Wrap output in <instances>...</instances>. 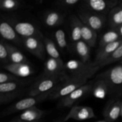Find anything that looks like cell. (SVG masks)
<instances>
[{
	"label": "cell",
	"mask_w": 122,
	"mask_h": 122,
	"mask_svg": "<svg viewBox=\"0 0 122 122\" xmlns=\"http://www.w3.org/2000/svg\"><path fill=\"white\" fill-rule=\"evenodd\" d=\"M122 60V44L114 52L112 53V54L108 57V58L106 60L102 62L99 67L100 68L103 67L108 66L109 64H113L117 61H121Z\"/></svg>",
	"instance_id": "cell-28"
},
{
	"label": "cell",
	"mask_w": 122,
	"mask_h": 122,
	"mask_svg": "<svg viewBox=\"0 0 122 122\" xmlns=\"http://www.w3.org/2000/svg\"><path fill=\"white\" fill-rule=\"evenodd\" d=\"M6 46L8 50L10 63L19 64V63H29L26 56L17 48L8 44L7 42H6Z\"/></svg>",
	"instance_id": "cell-22"
},
{
	"label": "cell",
	"mask_w": 122,
	"mask_h": 122,
	"mask_svg": "<svg viewBox=\"0 0 122 122\" xmlns=\"http://www.w3.org/2000/svg\"><path fill=\"white\" fill-rule=\"evenodd\" d=\"M91 92L97 98L104 99L108 95V87L106 81L102 79L96 77L95 82H92Z\"/></svg>",
	"instance_id": "cell-20"
},
{
	"label": "cell",
	"mask_w": 122,
	"mask_h": 122,
	"mask_svg": "<svg viewBox=\"0 0 122 122\" xmlns=\"http://www.w3.org/2000/svg\"><path fill=\"white\" fill-rule=\"evenodd\" d=\"M108 22L112 29H117L122 25V1L108 14Z\"/></svg>",
	"instance_id": "cell-19"
},
{
	"label": "cell",
	"mask_w": 122,
	"mask_h": 122,
	"mask_svg": "<svg viewBox=\"0 0 122 122\" xmlns=\"http://www.w3.org/2000/svg\"><path fill=\"white\" fill-rule=\"evenodd\" d=\"M51 93V92H48L41 95L29 97L22 99L5 108L2 113V116H5L21 111L23 112L31 107L36 106V104L48 98Z\"/></svg>",
	"instance_id": "cell-5"
},
{
	"label": "cell",
	"mask_w": 122,
	"mask_h": 122,
	"mask_svg": "<svg viewBox=\"0 0 122 122\" xmlns=\"http://www.w3.org/2000/svg\"><path fill=\"white\" fill-rule=\"evenodd\" d=\"M75 52L81 58V61L89 63L90 58V47L83 41L81 40L73 44Z\"/></svg>",
	"instance_id": "cell-21"
},
{
	"label": "cell",
	"mask_w": 122,
	"mask_h": 122,
	"mask_svg": "<svg viewBox=\"0 0 122 122\" xmlns=\"http://www.w3.org/2000/svg\"><path fill=\"white\" fill-rule=\"evenodd\" d=\"M3 68L10 73L15 75L18 77H26L33 74V69L29 63L14 64L10 63L5 65Z\"/></svg>",
	"instance_id": "cell-14"
},
{
	"label": "cell",
	"mask_w": 122,
	"mask_h": 122,
	"mask_svg": "<svg viewBox=\"0 0 122 122\" xmlns=\"http://www.w3.org/2000/svg\"><path fill=\"white\" fill-rule=\"evenodd\" d=\"M55 39L58 47L61 50H64L67 47V41L66 39V35L64 31L61 29H58L55 32Z\"/></svg>",
	"instance_id": "cell-31"
},
{
	"label": "cell",
	"mask_w": 122,
	"mask_h": 122,
	"mask_svg": "<svg viewBox=\"0 0 122 122\" xmlns=\"http://www.w3.org/2000/svg\"><path fill=\"white\" fill-rule=\"evenodd\" d=\"M0 59L1 63L4 64V66L10 64L8 50L6 46V41L3 39H1L0 44Z\"/></svg>",
	"instance_id": "cell-30"
},
{
	"label": "cell",
	"mask_w": 122,
	"mask_h": 122,
	"mask_svg": "<svg viewBox=\"0 0 122 122\" xmlns=\"http://www.w3.org/2000/svg\"><path fill=\"white\" fill-rule=\"evenodd\" d=\"M20 6V2L17 0H1L0 1V8L6 11H15Z\"/></svg>",
	"instance_id": "cell-29"
},
{
	"label": "cell",
	"mask_w": 122,
	"mask_h": 122,
	"mask_svg": "<svg viewBox=\"0 0 122 122\" xmlns=\"http://www.w3.org/2000/svg\"><path fill=\"white\" fill-rule=\"evenodd\" d=\"M97 39V33L96 31L82 23V40L88 44L89 47L93 48L96 44Z\"/></svg>",
	"instance_id": "cell-25"
},
{
	"label": "cell",
	"mask_w": 122,
	"mask_h": 122,
	"mask_svg": "<svg viewBox=\"0 0 122 122\" xmlns=\"http://www.w3.org/2000/svg\"><path fill=\"white\" fill-rule=\"evenodd\" d=\"M64 119H59V120H56L54 122H64Z\"/></svg>",
	"instance_id": "cell-36"
},
{
	"label": "cell",
	"mask_w": 122,
	"mask_h": 122,
	"mask_svg": "<svg viewBox=\"0 0 122 122\" xmlns=\"http://www.w3.org/2000/svg\"><path fill=\"white\" fill-rule=\"evenodd\" d=\"M23 45L32 54L41 60L45 58L46 50L43 39L34 37L21 38Z\"/></svg>",
	"instance_id": "cell-10"
},
{
	"label": "cell",
	"mask_w": 122,
	"mask_h": 122,
	"mask_svg": "<svg viewBox=\"0 0 122 122\" xmlns=\"http://www.w3.org/2000/svg\"><path fill=\"white\" fill-rule=\"evenodd\" d=\"M106 122V121H98V122Z\"/></svg>",
	"instance_id": "cell-38"
},
{
	"label": "cell",
	"mask_w": 122,
	"mask_h": 122,
	"mask_svg": "<svg viewBox=\"0 0 122 122\" xmlns=\"http://www.w3.org/2000/svg\"><path fill=\"white\" fill-rule=\"evenodd\" d=\"M64 20V14L56 11H51L46 13L44 16L45 25L50 27H56L61 25Z\"/></svg>",
	"instance_id": "cell-24"
},
{
	"label": "cell",
	"mask_w": 122,
	"mask_h": 122,
	"mask_svg": "<svg viewBox=\"0 0 122 122\" xmlns=\"http://www.w3.org/2000/svg\"><path fill=\"white\" fill-rule=\"evenodd\" d=\"M40 121L38 122H39ZM9 122H25V121H22V120H16V119H14V120H12V121Z\"/></svg>",
	"instance_id": "cell-35"
},
{
	"label": "cell",
	"mask_w": 122,
	"mask_h": 122,
	"mask_svg": "<svg viewBox=\"0 0 122 122\" xmlns=\"http://www.w3.org/2000/svg\"><path fill=\"white\" fill-rule=\"evenodd\" d=\"M122 38L120 36L119 32L117 29H111L104 33L100 39L99 43V49L104 47L106 45L121 40Z\"/></svg>",
	"instance_id": "cell-26"
},
{
	"label": "cell",
	"mask_w": 122,
	"mask_h": 122,
	"mask_svg": "<svg viewBox=\"0 0 122 122\" xmlns=\"http://www.w3.org/2000/svg\"><path fill=\"white\" fill-rule=\"evenodd\" d=\"M82 24L78 16L73 15L70 18L71 39L73 44L82 40Z\"/></svg>",
	"instance_id": "cell-23"
},
{
	"label": "cell",
	"mask_w": 122,
	"mask_h": 122,
	"mask_svg": "<svg viewBox=\"0 0 122 122\" xmlns=\"http://www.w3.org/2000/svg\"><path fill=\"white\" fill-rule=\"evenodd\" d=\"M26 83L21 82H10L0 84V104L3 105L13 101L25 91Z\"/></svg>",
	"instance_id": "cell-6"
},
{
	"label": "cell",
	"mask_w": 122,
	"mask_h": 122,
	"mask_svg": "<svg viewBox=\"0 0 122 122\" xmlns=\"http://www.w3.org/2000/svg\"><path fill=\"white\" fill-rule=\"evenodd\" d=\"M122 101L120 99L112 100L106 106L104 112V117L106 122L116 121L121 116Z\"/></svg>",
	"instance_id": "cell-16"
},
{
	"label": "cell",
	"mask_w": 122,
	"mask_h": 122,
	"mask_svg": "<svg viewBox=\"0 0 122 122\" xmlns=\"http://www.w3.org/2000/svg\"><path fill=\"white\" fill-rule=\"evenodd\" d=\"M87 81L88 79H86L69 77L51 92L48 99L56 100L63 98L71 94L77 88L86 84Z\"/></svg>",
	"instance_id": "cell-4"
},
{
	"label": "cell",
	"mask_w": 122,
	"mask_h": 122,
	"mask_svg": "<svg viewBox=\"0 0 122 122\" xmlns=\"http://www.w3.org/2000/svg\"><path fill=\"white\" fill-rule=\"evenodd\" d=\"M95 117V114L91 107L87 106H73L67 115L64 118V121L69 119L82 121Z\"/></svg>",
	"instance_id": "cell-12"
},
{
	"label": "cell",
	"mask_w": 122,
	"mask_h": 122,
	"mask_svg": "<svg viewBox=\"0 0 122 122\" xmlns=\"http://www.w3.org/2000/svg\"><path fill=\"white\" fill-rule=\"evenodd\" d=\"M120 64H122V60L121 61H120Z\"/></svg>",
	"instance_id": "cell-39"
},
{
	"label": "cell",
	"mask_w": 122,
	"mask_h": 122,
	"mask_svg": "<svg viewBox=\"0 0 122 122\" xmlns=\"http://www.w3.org/2000/svg\"><path fill=\"white\" fill-rule=\"evenodd\" d=\"M122 44V39L106 45L102 48L99 49L97 53L95 60L92 62L95 66H99L103 61L108 58L113 52Z\"/></svg>",
	"instance_id": "cell-17"
},
{
	"label": "cell",
	"mask_w": 122,
	"mask_h": 122,
	"mask_svg": "<svg viewBox=\"0 0 122 122\" xmlns=\"http://www.w3.org/2000/svg\"><path fill=\"white\" fill-rule=\"evenodd\" d=\"M78 17L82 23L97 32L104 27L107 20L106 15L97 14L87 10H82L78 12Z\"/></svg>",
	"instance_id": "cell-8"
},
{
	"label": "cell",
	"mask_w": 122,
	"mask_h": 122,
	"mask_svg": "<svg viewBox=\"0 0 122 122\" xmlns=\"http://www.w3.org/2000/svg\"><path fill=\"white\" fill-rule=\"evenodd\" d=\"M92 85V83H86L77 88L69 95L61 98L60 101V106L63 107H72L73 105L76 101L81 100L88 93L91 92Z\"/></svg>",
	"instance_id": "cell-11"
},
{
	"label": "cell",
	"mask_w": 122,
	"mask_h": 122,
	"mask_svg": "<svg viewBox=\"0 0 122 122\" xmlns=\"http://www.w3.org/2000/svg\"><path fill=\"white\" fill-rule=\"evenodd\" d=\"M117 0H87L83 1L86 10L97 14L105 15L119 5Z\"/></svg>",
	"instance_id": "cell-9"
},
{
	"label": "cell",
	"mask_w": 122,
	"mask_h": 122,
	"mask_svg": "<svg viewBox=\"0 0 122 122\" xmlns=\"http://www.w3.org/2000/svg\"><path fill=\"white\" fill-rule=\"evenodd\" d=\"M0 33L4 40L8 41L20 46H23L21 37L7 21H2L0 24Z\"/></svg>",
	"instance_id": "cell-13"
},
{
	"label": "cell",
	"mask_w": 122,
	"mask_h": 122,
	"mask_svg": "<svg viewBox=\"0 0 122 122\" xmlns=\"http://www.w3.org/2000/svg\"><path fill=\"white\" fill-rule=\"evenodd\" d=\"M45 111L34 106L22 112V113L15 119L29 122H38L40 121L41 119L45 116Z\"/></svg>",
	"instance_id": "cell-18"
},
{
	"label": "cell",
	"mask_w": 122,
	"mask_h": 122,
	"mask_svg": "<svg viewBox=\"0 0 122 122\" xmlns=\"http://www.w3.org/2000/svg\"><path fill=\"white\" fill-rule=\"evenodd\" d=\"M121 116L122 117V109H121Z\"/></svg>",
	"instance_id": "cell-37"
},
{
	"label": "cell",
	"mask_w": 122,
	"mask_h": 122,
	"mask_svg": "<svg viewBox=\"0 0 122 122\" xmlns=\"http://www.w3.org/2000/svg\"><path fill=\"white\" fill-rule=\"evenodd\" d=\"M7 21L14 27L17 33L21 38L34 37L41 39H44V35L40 30L30 23L9 19L7 20Z\"/></svg>",
	"instance_id": "cell-7"
},
{
	"label": "cell",
	"mask_w": 122,
	"mask_h": 122,
	"mask_svg": "<svg viewBox=\"0 0 122 122\" xmlns=\"http://www.w3.org/2000/svg\"><path fill=\"white\" fill-rule=\"evenodd\" d=\"M99 66L92 63H85L81 60H70L64 63V69L69 77L88 79L92 77L99 70Z\"/></svg>",
	"instance_id": "cell-2"
},
{
	"label": "cell",
	"mask_w": 122,
	"mask_h": 122,
	"mask_svg": "<svg viewBox=\"0 0 122 122\" xmlns=\"http://www.w3.org/2000/svg\"><path fill=\"white\" fill-rule=\"evenodd\" d=\"M22 80L20 77H17L15 75L10 73L1 71L0 73V84L1 83H10V82H21Z\"/></svg>",
	"instance_id": "cell-32"
},
{
	"label": "cell",
	"mask_w": 122,
	"mask_h": 122,
	"mask_svg": "<svg viewBox=\"0 0 122 122\" xmlns=\"http://www.w3.org/2000/svg\"><path fill=\"white\" fill-rule=\"evenodd\" d=\"M81 2L80 0H60L56 2V5L61 8H70Z\"/></svg>",
	"instance_id": "cell-33"
},
{
	"label": "cell",
	"mask_w": 122,
	"mask_h": 122,
	"mask_svg": "<svg viewBox=\"0 0 122 122\" xmlns=\"http://www.w3.org/2000/svg\"><path fill=\"white\" fill-rule=\"evenodd\" d=\"M117 30V31L119 32V34H120V36H121V38H122V25L121 26H120V27H119Z\"/></svg>",
	"instance_id": "cell-34"
},
{
	"label": "cell",
	"mask_w": 122,
	"mask_h": 122,
	"mask_svg": "<svg viewBox=\"0 0 122 122\" xmlns=\"http://www.w3.org/2000/svg\"><path fill=\"white\" fill-rule=\"evenodd\" d=\"M43 74L50 76L67 75L64 69V63L63 60H58L52 58H49L45 63Z\"/></svg>",
	"instance_id": "cell-15"
},
{
	"label": "cell",
	"mask_w": 122,
	"mask_h": 122,
	"mask_svg": "<svg viewBox=\"0 0 122 122\" xmlns=\"http://www.w3.org/2000/svg\"><path fill=\"white\" fill-rule=\"evenodd\" d=\"M97 77L106 81L108 87V95L116 98L122 97V64L107 69L98 75Z\"/></svg>",
	"instance_id": "cell-1"
},
{
	"label": "cell",
	"mask_w": 122,
	"mask_h": 122,
	"mask_svg": "<svg viewBox=\"0 0 122 122\" xmlns=\"http://www.w3.org/2000/svg\"><path fill=\"white\" fill-rule=\"evenodd\" d=\"M68 77L67 75L50 76L42 74L30 86L29 91V95L33 97L52 92L58 85Z\"/></svg>",
	"instance_id": "cell-3"
},
{
	"label": "cell",
	"mask_w": 122,
	"mask_h": 122,
	"mask_svg": "<svg viewBox=\"0 0 122 122\" xmlns=\"http://www.w3.org/2000/svg\"><path fill=\"white\" fill-rule=\"evenodd\" d=\"M44 45H45L46 52L50 56V58H54L58 60L62 61L59 52L55 45L54 42L48 38H44L43 39Z\"/></svg>",
	"instance_id": "cell-27"
}]
</instances>
